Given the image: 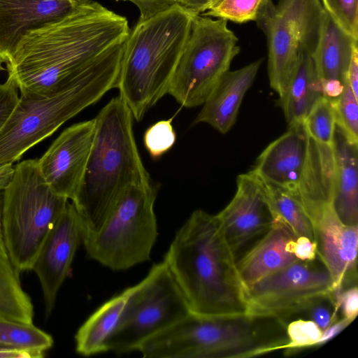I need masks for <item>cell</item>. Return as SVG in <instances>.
<instances>
[{
  "label": "cell",
  "instance_id": "cb8c5ba5",
  "mask_svg": "<svg viewBox=\"0 0 358 358\" xmlns=\"http://www.w3.org/2000/svg\"><path fill=\"white\" fill-rule=\"evenodd\" d=\"M313 58L305 56L279 98L288 125L303 121L316 101L323 96Z\"/></svg>",
  "mask_w": 358,
  "mask_h": 358
},
{
  "label": "cell",
  "instance_id": "ba28073f",
  "mask_svg": "<svg viewBox=\"0 0 358 358\" xmlns=\"http://www.w3.org/2000/svg\"><path fill=\"white\" fill-rule=\"evenodd\" d=\"M158 186H130L119 198L97 231L83 236L87 255L114 271L150 259L157 236L154 203Z\"/></svg>",
  "mask_w": 358,
  "mask_h": 358
},
{
  "label": "cell",
  "instance_id": "9c48e42d",
  "mask_svg": "<svg viewBox=\"0 0 358 358\" xmlns=\"http://www.w3.org/2000/svg\"><path fill=\"white\" fill-rule=\"evenodd\" d=\"M227 22L194 16L168 90V94L182 106L203 105L239 53L238 38Z\"/></svg>",
  "mask_w": 358,
  "mask_h": 358
},
{
  "label": "cell",
  "instance_id": "d6a6232c",
  "mask_svg": "<svg viewBox=\"0 0 358 358\" xmlns=\"http://www.w3.org/2000/svg\"><path fill=\"white\" fill-rule=\"evenodd\" d=\"M324 10L344 31L358 39V0H321Z\"/></svg>",
  "mask_w": 358,
  "mask_h": 358
},
{
  "label": "cell",
  "instance_id": "9a60e30c",
  "mask_svg": "<svg viewBox=\"0 0 358 358\" xmlns=\"http://www.w3.org/2000/svg\"><path fill=\"white\" fill-rule=\"evenodd\" d=\"M94 118L65 129L38 159L40 171L51 190L73 201L81 185L91 151Z\"/></svg>",
  "mask_w": 358,
  "mask_h": 358
},
{
  "label": "cell",
  "instance_id": "277c9868",
  "mask_svg": "<svg viewBox=\"0 0 358 358\" xmlns=\"http://www.w3.org/2000/svg\"><path fill=\"white\" fill-rule=\"evenodd\" d=\"M124 45L118 43L101 53L56 93L48 96L20 95L0 129V169L13 168L26 151L117 87Z\"/></svg>",
  "mask_w": 358,
  "mask_h": 358
},
{
  "label": "cell",
  "instance_id": "83f0119b",
  "mask_svg": "<svg viewBox=\"0 0 358 358\" xmlns=\"http://www.w3.org/2000/svg\"><path fill=\"white\" fill-rule=\"evenodd\" d=\"M0 344L13 348L44 353L53 344L52 336L33 323L0 317Z\"/></svg>",
  "mask_w": 358,
  "mask_h": 358
},
{
  "label": "cell",
  "instance_id": "74e56055",
  "mask_svg": "<svg viewBox=\"0 0 358 358\" xmlns=\"http://www.w3.org/2000/svg\"><path fill=\"white\" fill-rule=\"evenodd\" d=\"M129 1L134 3L139 9L138 22L147 20L152 17L164 12L176 4V0H115Z\"/></svg>",
  "mask_w": 358,
  "mask_h": 358
},
{
  "label": "cell",
  "instance_id": "603a6c76",
  "mask_svg": "<svg viewBox=\"0 0 358 358\" xmlns=\"http://www.w3.org/2000/svg\"><path fill=\"white\" fill-rule=\"evenodd\" d=\"M335 170L333 208L346 225H358V142L336 124L333 137Z\"/></svg>",
  "mask_w": 358,
  "mask_h": 358
},
{
  "label": "cell",
  "instance_id": "4316f807",
  "mask_svg": "<svg viewBox=\"0 0 358 358\" xmlns=\"http://www.w3.org/2000/svg\"><path fill=\"white\" fill-rule=\"evenodd\" d=\"M257 178L264 191L273 221L286 225L296 237L304 236L314 241L311 221L300 201L287 191Z\"/></svg>",
  "mask_w": 358,
  "mask_h": 358
},
{
  "label": "cell",
  "instance_id": "ac0fdd59",
  "mask_svg": "<svg viewBox=\"0 0 358 358\" xmlns=\"http://www.w3.org/2000/svg\"><path fill=\"white\" fill-rule=\"evenodd\" d=\"M313 228L317 257L330 273L336 289L356 280L358 225L343 223L331 205L324 210Z\"/></svg>",
  "mask_w": 358,
  "mask_h": 358
},
{
  "label": "cell",
  "instance_id": "b9f144b4",
  "mask_svg": "<svg viewBox=\"0 0 358 358\" xmlns=\"http://www.w3.org/2000/svg\"><path fill=\"white\" fill-rule=\"evenodd\" d=\"M346 78L355 95L358 97V47L353 51Z\"/></svg>",
  "mask_w": 358,
  "mask_h": 358
},
{
  "label": "cell",
  "instance_id": "30bf717a",
  "mask_svg": "<svg viewBox=\"0 0 358 358\" xmlns=\"http://www.w3.org/2000/svg\"><path fill=\"white\" fill-rule=\"evenodd\" d=\"M324 12L320 0H269L260 13L256 22L267 38L269 83L279 98L301 59L315 52Z\"/></svg>",
  "mask_w": 358,
  "mask_h": 358
},
{
  "label": "cell",
  "instance_id": "f1b7e54d",
  "mask_svg": "<svg viewBox=\"0 0 358 358\" xmlns=\"http://www.w3.org/2000/svg\"><path fill=\"white\" fill-rule=\"evenodd\" d=\"M303 122L309 136L319 143L332 145L336 120L331 99L324 95L320 97Z\"/></svg>",
  "mask_w": 358,
  "mask_h": 358
},
{
  "label": "cell",
  "instance_id": "1f68e13d",
  "mask_svg": "<svg viewBox=\"0 0 358 358\" xmlns=\"http://www.w3.org/2000/svg\"><path fill=\"white\" fill-rule=\"evenodd\" d=\"M339 306L336 291L312 301L299 315H303L315 322L322 332L338 320Z\"/></svg>",
  "mask_w": 358,
  "mask_h": 358
},
{
  "label": "cell",
  "instance_id": "7bdbcfd3",
  "mask_svg": "<svg viewBox=\"0 0 358 358\" xmlns=\"http://www.w3.org/2000/svg\"><path fill=\"white\" fill-rule=\"evenodd\" d=\"M3 62V61L1 59V58L0 57V71L2 69V63Z\"/></svg>",
  "mask_w": 358,
  "mask_h": 358
},
{
  "label": "cell",
  "instance_id": "836d02e7",
  "mask_svg": "<svg viewBox=\"0 0 358 358\" xmlns=\"http://www.w3.org/2000/svg\"><path fill=\"white\" fill-rule=\"evenodd\" d=\"M176 139L171 119L160 120L150 127L144 134V144L153 159L159 158L170 150Z\"/></svg>",
  "mask_w": 358,
  "mask_h": 358
},
{
  "label": "cell",
  "instance_id": "8d00e7d4",
  "mask_svg": "<svg viewBox=\"0 0 358 358\" xmlns=\"http://www.w3.org/2000/svg\"><path fill=\"white\" fill-rule=\"evenodd\" d=\"M336 300L339 311L343 317L351 322L356 318L358 313V289L357 284L346 289L336 290Z\"/></svg>",
  "mask_w": 358,
  "mask_h": 358
},
{
  "label": "cell",
  "instance_id": "44dd1931",
  "mask_svg": "<svg viewBox=\"0 0 358 358\" xmlns=\"http://www.w3.org/2000/svg\"><path fill=\"white\" fill-rule=\"evenodd\" d=\"M296 238L286 225L273 221L269 230L237 260L243 288L299 260L293 252Z\"/></svg>",
  "mask_w": 358,
  "mask_h": 358
},
{
  "label": "cell",
  "instance_id": "7c38bea8",
  "mask_svg": "<svg viewBox=\"0 0 358 358\" xmlns=\"http://www.w3.org/2000/svg\"><path fill=\"white\" fill-rule=\"evenodd\" d=\"M336 290L318 257L296 260L244 287L247 313L275 317L287 324L315 299Z\"/></svg>",
  "mask_w": 358,
  "mask_h": 358
},
{
  "label": "cell",
  "instance_id": "3957f363",
  "mask_svg": "<svg viewBox=\"0 0 358 358\" xmlns=\"http://www.w3.org/2000/svg\"><path fill=\"white\" fill-rule=\"evenodd\" d=\"M95 120L94 140L84 176L72 201L84 235L95 233L124 192L152 182L140 157L133 130V115L116 96Z\"/></svg>",
  "mask_w": 358,
  "mask_h": 358
},
{
  "label": "cell",
  "instance_id": "4dcf8cb0",
  "mask_svg": "<svg viewBox=\"0 0 358 358\" xmlns=\"http://www.w3.org/2000/svg\"><path fill=\"white\" fill-rule=\"evenodd\" d=\"M331 100L336 124L352 140L358 142V97L355 95L347 78L341 94Z\"/></svg>",
  "mask_w": 358,
  "mask_h": 358
},
{
  "label": "cell",
  "instance_id": "d6986e66",
  "mask_svg": "<svg viewBox=\"0 0 358 358\" xmlns=\"http://www.w3.org/2000/svg\"><path fill=\"white\" fill-rule=\"evenodd\" d=\"M357 47L358 39L341 28L325 11L319 41L311 56L324 96L334 99L342 92Z\"/></svg>",
  "mask_w": 358,
  "mask_h": 358
},
{
  "label": "cell",
  "instance_id": "2e32d148",
  "mask_svg": "<svg viewBox=\"0 0 358 358\" xmlns=\"http://www.w3.org/2000/svg\"><path fill=\"white\" fill-rule=\"evenodd\" d=\"M92 0H0V57L7 62L29 33L59 21Z\"/></svg>",
  "mask_w": 358,
  "mask_h": 358
},
{
  "label": "cell",
  "instance_id": "8992f818",
  "mask_svg": "<svg viewBox=\"0 0 358 358\" xmlns=\"http://www.w3.org/2000/svg\"><path fill=\"white\" fill-rule=\"evenodd\" d=\"M286 323L275 317L245 313L201 316L189 313L152 336L159 358H248L289 343Z\"/></svg>",
  "mask_w": 358,
  "mask_h": 358
},
{
  "label": "cell",
  "instance_id": "e0dca14e",
  "mask_svg": "<svg viewBox=\"0 0 358 358\" xmlns=\"http://www.w3.org/2000/svg\"><path fill=\"white\" fill-rule=\"evenodd\" d=\"M308 142L303 120L289 124L285 133L261 152L251 171L264 181L296 196Z\"/></svg>",
  "mask_w": 358,
  "mask_h": 358
},
{
  "label": "cell",
  "instance_id": "484cf974",
  "mask_svg": "<svg viewBox=\"0 0 358 358\" xmlns=\"http://www.w3.org/2000/svg\"><path fill=\"white\" fill-rule=\"evenodd\" d=\"M2 190L0 189V317L33 323L34 306L23 290L20 275L8 255L1 227Z\"/></svg>",
  "mask_w": 358,
  "mask_h": 358
},
{
  "label": "cell",
  "instance_id": "ee69618b",
  "mask_svg": "<svg viewBox=\"0 0 358 358\" xmlns=\"http://www.w3.org/2000/svg\"><path fill=\"white\" fill-rule=\"evenodd\" d=\"M1 345V344H0Z\"/></svg>",
  "mask_w": 358,
  "mask_h": 358
},
{
  "label": "cell",
  "instance_id": "d590c367",
  "mask_svg": "<svg viewBox=\"0 0 358 358\" xmlns=\"http://www.w3.org/2000/svg\"><path fill=\"white\" fill-rule=\"evenodd\" d=\"M20 99L18 89L9 77L0 82V129L3 126Z\"/></svg>",
  "mask_w": 358,
  "mask_h": 358
},
{
  "label": "cell",
  "instance_id": "7a4b0ae2",
  "mask_svg": "<svg viewBox=\"0 0 358 358\" xmlns=\"http://www.w3.org/2000/svg\"><path fill=\"white\" fill-rule=\"evenodd\" d=\"M164 261L191 313L208 317L247 313L237 259L217 215L194 210L177 231Z\"/></svg>",
  "mask_w": 358,
  "mask_h": 358
},
{
  "label": "cell",
  "instance_id": "52a82bcc",
  "mask_svg": "<svg viewBox=\"0 0 358 358\" xmlns=\"http://www.w3.org/2000/svg\"><path fill=\"white\" fill-rule=\"evenodd\" d=\"M1 194L4 242L20 275L31 270L40 248L69 199L51 190L36 159L22 161L14 166Z\"/></svg>",
  "mask_w": 358,
  "mask_h": 358
},
{
  "label": "cell",
  "instance_id": "f546056e",
  "mask_svg": "<svg viewBox=\"0 0 358 358\" xmlns=\"http://www.w3.org/2000/svg\"><path fill=\"white\" fill-rule=\"evenodd\" d=\"M269 0H217L204 16L217 17L236 23L257 21Z\"/></svg>",
  "mask_w": 358,
  "mask_h": 358
},
{
  "label": "cell",
  "instance_id": "e575fe53",
  "mask_svg": "<svg viewBox=\"0 0 358 358\" xmlns=\"http://www.w3.org/2000/svg\"><path fill=\"white\" fill-rule=\"evenodd\" d=\"M289 340L287 350H297L318 345L322 331L310 320L294 319L286 324Z\"/></svg>",
  "mask_w": 358,
  "mask_h": 358
},
{
  "label": "cell",
  "instance_id": "4fadbf2b",
  "mask_svg": "<svg viewBox=\"0 0 358 358\" xmlns=\"http://www.w3.org/2000/svg\"><path fill=\"white\" fill-rule=\"evenodd\" d=\"M236 187L233 199L217 216L238 260L269 230L273 217L260 181L252 171L238 176Z\"/></svg>",
  "mask_w": 358,
  "mask_h": 358
},
{
  "label": "cell",
  "instance_id": "8fae6325",
  "mask_svg": "<svg viewBox=\"0 0 358 358\" xmlns=\"http://www.w3.org/2000/svg\"><path fill=\"white\" fill-rule=\"evenodd\" d=\"M127 299L106 349L121 354L137 350L147 339L190 313L164 261L154 264L137 285L126 289Z\"/></svg>",
  "mask_w": 358,
  "mask_h": 358
},
{
  "label": "cell",
  "instance_id": "60d3db41",
  "mask_svg": "<svg viewBox=\"0 0 358 358\" xmlns=\"http://www.w3.org/2000/svg\"><path fill=\"white\" fill-rule=\"evenodd\" d=\"M217 0H176V3L194 15H200L207 10Z\"/></svg>",
  "mask_w": 358,
  "mask_h": 358
},
{
  "label": "cell",
  "instance_id": "5b68a950",
  "mask_svg": "<svg viewBox=\"0 0 358 358\" xmlns=\"http://www.w3.org/2000/svg\"><path fill=\"white\" fill-rule=\"evenodd\" d=\"M194 15L176 3L138 22L129 33L124 45L117 88L134 120L140 121L168 94Z\"/></svg>",
  "mask_w": 358,
  "mask_h": 358
},
{
  "label": "cell",
  "instance_id": "f35d334b",
  "mask_svg": "<svg viewBox=\"0 0 358 358\" xmlns=\"http://www.w3.org/2000/svg\"><path fill=\"white\" fill-rule=\"evenodd\" d=\"M293 252L299 260H313L317 257L315 242L304 236L296 238Z\"/></svg>",
  "mask_w": 358,
  "mask_h": 358
},
{
  "label": "cell",
  "instance_id": "5bb4252c",
  "mask_svg": "<svg viewBox=\"0 0 358 358\" xmlns=\"http://www.w3.org/2000/svg\"><path fill=\"white\" fill-rule=\"evenodd\" d=\"M83 236L80 216L73 203L68 202L31 267L42 287L46 318L54 308L58 291L69 274L77 248L83 244Z\"/></svg>",
  "mask_w": 358,
  "mask_h": 358
},
{
  "label": "cell",
  "instance_id": "ab89813d",
  "mask_svg": "<svg viewBox=\"0 0 358 358\" xmlns=\"http://www.w3.org/2000/svg\"><path fill=\"white\" fill-rule=\"evenodd\" d=\"M44 353L20 350L0 345V358H36L43 357Z\"/></svg>",
  "mask_w": 358,
  "mask_h": 358
},
{
  "label": "cell",
  "instance_id": "7402d4cb",
  "mask_svg": "<svg viewBox=\"0 0 358 358\" xmlns=\"http://www.w3.org/2000/svg\"><path fill=\"white\" fill-rule=\"evenodd\" d=\"M334 170L333 146L309 136L306 163L295 197L313 226L324 210L332 205Z\"/></svg>",
  "mask_w": 358,
  "mask_h": 358
},
{
  "label": "cell",
  "instance_id": "d4e9b609",
  "mask_svg": "<svg viewBox=\"0 0 358 358\" xmlns=\"http://www.w3.org/2000/svg\"><path fill=\"white\" fill-rule=\"evenodd\" d=\"M127 299V291L114 296L83 323L76 336V350L83 356L107 352L106 343L117 327Z\"/></svg>",
  "mask_w": 358,
  "mask_h": 358
},
{
  "label": "cell",
  "instance_id": "6da1fadb",
  "mask_svg": "<svg viewBox=\"0 0 358 358\" xmlns=\"http://www.w3.org/2000/svg\"><path fill=\"white\" fill-rule=\"evenodd\" d=\"M126 17L92 0L26 35L7 62L20 96H48L77 78L101 53L127 38Z\"/></svg>",
  "mask_w": 358,
  "mask_h": 358
},
{
  "label": "cell",
  "instance_id": "ffe728a7",
  "mask_svg": "<svg viewBox=\"0 0 358 358\" xmlns=\"http://www.w3.org/2000/svg\"><path fill=\"white\" fill-rule=\"evenodd\" d=\"M262 59L235 71H228L220 80L194 120L193 124L206 123L222 134L235 124L245 94L257 76Z\"/></svg>",
  "mask_w": 358,
  "mask_h": 358
}]
</instances>
